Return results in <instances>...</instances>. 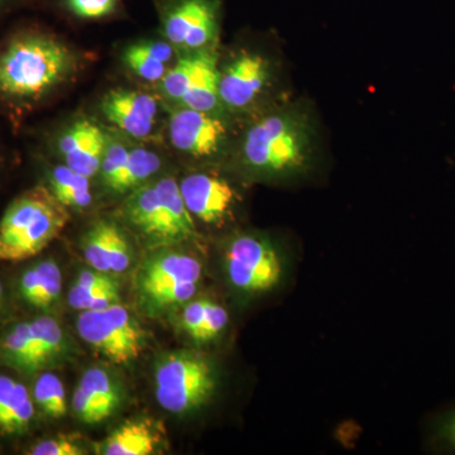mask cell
<instances>
[{
	"mask_svg": "<svg viewBox=\"0 0 455 455\" xmlns=\"http://www.w3.org/2000/svg\"><path fill=\"white\" fill-rule=\"evenodd\" d=\"M65 349V334L53 317H36L18 323L0 339V357L23 372L49 366Z\"/></svg>",
	"mask_w": 455,
	"mask_h": 455,
	"instance_id": "obj_9",
	"label": "cell"
},
{
	"mask_svg": "<svg viewBox=\"0 0 455 455\" xmlns=\"http://www.w3.org/2000/svg\"><path fill=\"white\" fill-rule=\"evenodd\" d=\"M74 65L71 51L55 38L22 36L0 55V92L14 99L41 97L64 82Z\"/></svg>",
	"mask_w": 455,
	"mask_h": 455,
	"instance_id": "obj_2",
	"label": "cell"
},
{
	"mask_svg": "<svg viewBox=\"0 0 455 455\" xmlns=\"http://www.w3.org/2000/svg\"><path fill=\"white\" fill-rule=\"evenodd\" d=\"M29 453L32 455H83L86 451L73 435H59L37 443Z\"/></svg>",
	"mask_w": 455,
	"mask_h": 455,
	"instance_id": "obj_28",
	"label": "cell"
},
{
	"mask_svg": "<svg viewBox=\"0 0 455 455\" xmlns=\"http://www.w3.org/2000/svg\"><path fill=\"white\" fill-rule=\"evenodd\" d=\"M160 167V157L155 152L145 148L130 149L122 169L107 188L116 193H127L132 188H140L146 180L154 176Z\"/></svg>",
	"mask_w": 455,
	"mask_h": 455,
	"instance_id": "obj_23",
	"label": "cell"
},
{
	"mask_svg": "<svg viewBox=\"0 0 455 455\" xmlns=\"http://www.w3.org/2000/svg\"><path fill=\"white\" fill-rule=\"evenodd\" d=\"M35 416V401L23 383L0 374V433H25Z\"/></svg>",
	"mask_w": 455,
	"mask_h": 455,
	"instance_id": "obj_19",
	"label": "cell"
},
{
	"mask_svg": "<svg viewBox=\"0 0 455 455\" xmlns=\"http://www.w3.org/2000/svg\"><path fill=\"white\" fill-rule=\"evenodd\" d=\"M173 47L163 41H140L124 51L125 65L146 82H160L167 73Z\"/></svg>",
	"mask_w": 455,
	"mask_h": 455,
	"instance_id": "obj_22",
	"label": "cell"
},
{
	"mask_svg": "<svg viewBox=\"0 0 455 455\" xmlns=\"http://www.w3.org/2000/svg\"><path fill=\"white\" fill-rule=\"evenodd\" d=\"M430 443L436 451L455 454V406L431 421Z\"/></svg>",
	"mask_w": 455,
	"mask_h": 455,
	"instance_id": "obj_27",
	"label": "cell"
},
{
	"mask_svg": "<svg viewBox=\"0 0 455 455\" xmlns=\"http://www.w3.org/2000/svg\"><path fill=\"white\" fill-rule=\"evenodd\" d=\"M68 4L77 17L97 20L113 13L116 0H68Z\"/></svg>",
	"mask_w": 455,
	"mask_h": 455,
	"instance_id": "obj_31",
	"label": "cell"
},
{
	"mask_svg": "<svg viewBox=\"0 0 455 455\" xmlns=\"http://www.w3.org/2000/svg\"><path fill=\"white\" fill-rule=\"evenodd\" d=\"M203 278V265L190 254L169 252L147 260L140 275L143 298L154 305L171 290L196 292Z\"/></svg>",
	"mask_w": 455,
	"mask_h": 455,
	"instance_id": "obj_13",
	"label": "cell"
},
{
	"mask_svg": "<svg viewBox=\"0 0 455 455\" xmlns=\"http://www.w3.org/2000/svg\"><path fill=\"white\" fill-rule=\"evenodd\" d=\"M215 390L214 366L200 353H170L156 366V398L172 414L196 411L211 401Z\"/></svg>",
	"mask_w": 455,
	"mask_h": 455,
	"instance_id": "obj_5",
	"label": "cell"
},
{
	"mask_svg": "<svg viewBox=\"0 0 455 455\" xmlns=\"http://www.w3.org/2000/svg\"><path fill=\"white\" fill-rule=\"evenodd\" d=\"M161 433L151 420H132L113 431L99 451L104 455H149L157 451Z\"/></svg>",
	"mask_w": 455,
	"mask_h": 455,
	"instance_id": "obj_20",
	"label": "cell"
},
{
	"mask_svg": "<svg viewBox=\"0 0 455 455\" xmlns=\"http://www.w3.org/2000/svg\"><path fill=\"white\" fill-rule=\"evenodd\" d=\"M2 2H3V0H0V3H2Z\"/></svg>",
	"mask_w": 455,
	"mask_h": 455,
	"instance_id": "obj_33",
	"label": "cell"
},
{
	"mask_svg": "<svg viewBox=\"0 0 455 455\" xmlns=\"http://www.w3.org/2000/svg\"><path fill=\"white\" fill-rule=\"evenodd\" d=\"M33 401L47 418L61 419L68 412L64 383L56 374L42 373L33 386Z\"/></svg>",
	"mask_w": 455,
	"mask_h": 455,
	"instance_id": "obj_25",
	"label": "cell"
},
{
	"mask_svg": "<svg viewBox=\"0 0 455 455\" xmlns=\"http://www.w3.org/2000/svg\"><path fill=\"white\" fill-rule=\"evenodd\" d=\"M314 124L304 109L283 108L263 116L245 133L244 164L260 176L287 179L300 175L314 156Z\"/></svg>",
	"mask_w": 455,
	"mask_h": 455,
	"instance_id": "obj_1",
	"label": "cell"
},
{
	"mask_svg": "<svg viewBox=\"0 0 455 455\" xmlns=\"http://www.w3.org/2000/svg\"><path fill=\"white\" fill-rule=\"evenodd\" d=\"M2 301H3V284L0 283V307H2Z\"/></svg>",
	"mask_w": 455,
	"mask_h": 455,
	"instance_id": "obj_32",
	"label": "cell"
},
{
	"mask_svg": "<svg viewBox=\"0 0 455 455\" xmlns=\"http://www.w3.org/2000/svg\"><path fill=\"white\" fill-rule=\"evenodd\" d=\"M84 257L97 271L121 274L130 267L132 254L127 236L110 221L100 220L84 236Z\"/></svg>",
	"mask_w": 455,
	"mask_h": 455,
	"instance_id": "obj_18",
	"label": "cell"
},
{
	"mask_svg": "<svg viewBox=\"0 0 455 455\" xmlns=\"http://www.w3.org/2000/svg\"><path fill=\"white\" fill-rule=\"evenodd\" d=\"M70 220L68 208L49 188L36 187L11 203L0 220V262H20L40 254Z\"/></svg>",
	"mask_w": 455,
	"mask_h": 455,
	"instance_id": "obj_3",
	"label": "cell"
},
{
	"mask_svg": "<svg viewBox=\"0 0 455 455\" xmlns=\"http://www.w3.org/2000/svg\"><path fill=\"white\" fill-rule=\"evenodd\" d=\"M76 329L86 343L116 364L133 361L143 349L142 329L121 302L103 310L82 311Z\"/></svg>",
	"mask_w": 455,
	"mask_h": 455,
	"instance_id": "obj_7",
	"label": "cell"
},
{
	"mask_svg": "<svg viewBox=\"0 0 455 455\" xmlns=\"http://www.w3.org/2000/svg\"><path fill=\"white\" fill-rule=\"evenodd\" d=\"M125 214L140 232L156 243L173 244L196 239V221L175 179L166 178L137 188L125 203Z\"/></svg>",
	"mask_w": 455,
	"mask_h": 455,
	"instance_id": "obj_4",
	"label": "cell"
},
{
	"mask_svg": "<svg viewBox=\"0 0 455 455\" xmlns=\"http://www.w3.org/2000/svg\"><path fill=\"white\" fill-rule=\"evenodd\" d=\"M228 322L229 315L227 310L217 302L209 301L208 314L197 343H208L215 339L226 329Z\"/></svg>",
	"mask_w": 455,
	"mask_h": 455,
	"instance_id": "obj_30",
	"label": "cell"
},
{
	"mask_svg": "<svg viewBox=\"0 0 455 455\" xmlns=\"http://www.w3.org/2000/svg\"><path fill=\"white\" fill-rule=\"evenodd\" d=\"M220 70L211 49L191 51L161 80L164 94L181 107L212 113L220 104Z\"/></svg>",
	"mask_w": 455,
	"mask_h": 455,
	"instance_id": "obj_8",
	"label": "cell"
},
{
	"mask_svg": "<svg viewBox=\"0 0 455 455\" xmlns=\"http://www.w3.org/2000/svg\"><path fill=\"white\" fill-rule=\"evenodd\" d=\"M208 307L209 300L191 301L182 313V328L193 340L199 341L206 314H208Z\"/></svg>",
	"mask_w": 455,
	"mask_h": 455,
	"instance_id": "obj_29",
	"label": "cell"
},
{
	"mask_svg": "<svg viewBox=\"0 0 455 455\" xmlns=\"http://www.w3.org/2000/svg\"><path fill=\"white\" fill-rule=\"evenodd\" d=\"M108 140L99 125L83 119L62 134L59 148L66 166L90 179L100 170Z\"/></svg>",
	"mask_w": 455,
	"mask_h": 455,
	"instance_id": "obj_17",
	"label": "cell"
},
{
	"mask_svg": "<svg viewBox=\"0 0 455 455\" xmlns=\"http://www.w3.org/2000/svg\"><path fill=\"white\" fill-rule=\"evenodd\" d=\"M113 283H116V280L106 272L97 271L94 268L92 271H84L79 275L68 293V304L74 309L82 311L84 302L88 300L90 296Z\"/></svg>",
	"mask_w": 455,
	"mask_h": 455,
	"instance_id": "obj_26",
	"label": "cell"
},
{
	"mask_svg": "<svg viewBox=\"0 0 455 455\" xmlns=\"http://www.w3.org/2000/svg\"><path fill=\"white\" fill-rule=\"evenodd\" d=\"M228 281L241 293L262 295L276 289L284 276V259L267 236L239 235L224 254Z\"/></svg>",
	"mask_w": 455,
	"mask_h": 455,
	"instance_id": "obj_6",
	"label": "cell"
},
{
	"mask_svg": "<svg viewBox=\"0 0 455 455\" xmlns=\"http://www.w3.org/2000/svg\"><path fill=\"white\" fill-rule=\"evenodd\" d=\"M272 80L271 64L259 53L242 51L220 71V104L241 110L252 106Z\"/></svg>",
	"mask_w": 455,
	"mask_h": 455,
	"instance_id": "obj_11",
	"label": "cell"
},
{
	"mask_svg": "<svg viewBox=\"0 0 455 455\" xmlns=\"http://www.w3.org/2000/svg\"><path fill=\"white\" fill-rule=\"evenodd\" d=\"M179 187L191 215L211 226L224 223L238 202L235 188L226 179L212 173H191Z\"/></svg>",
	"mask_w": 455,
	"mask_h": 455,
	"instance_id": "obj_14",
	"label": "cell"
},
{
	"mask_svg": "<svg viewBox=\"0 0 455 455\" xmlns=\"http://www.w3.org/2000/svg\"><path fill=\"white\" fill-rule=\"evenodd\" d=\"M220 0H172L164 11V33L172 46L211 49L220 33Z\"/></svg>",
	"mask_w": 455,
	"mask_h": 455,
	"instance_id": "obj_10",
	"label": "cell"
},
{
	"mask_svg": "<svg viewBox=\"0 0 455 455\" xmlns=\"http://www.w3.org/2000/svg\"><path fill=\"white\" fill-rule=\"evenodd\" d=\"M104 116L134 139H145L154 130L157 101L139 90L114 89L101 101Z\"/></svg>",
	"mask_w": 455,
	"mask_h": 455,
	"instance_id": "obj_15",
	"label": "cell"
},
{
	"mask_svg": "<svg viewBox=\"0 0 455 455\" xmlns=\"http://www.w3.org/2000/svg\"><path fill=\"white\" fill-rule=\"evenodd\" d=\"M121 403L118 385L103 368H89L75 390V415L85 424H100L110 418Z\"/></svg>",
	"mask_w": 455,
	"mask_h": 455,
	"instance_id": "obj_16",
	"label": "cell"
},
{
	"mask_svg": "<svg viewBox=\"0 0 455 455\" xmlns=\"http://www.w3.org/2000/svg\"><path fill=\"white\" fill-rule=\"evenodd\" d=\"M170 140L173 147L197 158L212 157L226 143V123L212 113L181 107L170 116Z\"/></svg>",
	"mask_w": 455,
	"mask_h": 455,
	"instance_id": "obj_12",
	"label": "cell"
},
{
	"mask_svg": "<svg viewBox=\"0 0 455 455\" xmlns=\"http://www.w3.org/2000/svg\"><path fill=\"white\" fill-rule=\"evenodd\" d=\"M61 290V268L52 259L36 263L20 277V296L36 309H49L52 307Z\"/></svg>",
	"mask_w": 455,
	"mask_h": 455,
	"instance_id": "obj_21",
	"label": "cell"
},
{
	"mask_svg": "<svg viewBox=\"0 0 455 455\" xmlns=\"http://www.w3.org/2000/svg\"><path fill=\"white\" fill-rule=\"evenodd\" d=\"M49 188L66 208H88L92 202L89 178L71 170L66 164L53 169Z\"/></svg>",
	"mask_w": 455,
	"mask_h": 455,
	"instance_id": "obj_24",
	"label": "cell"
}]
</instances>
